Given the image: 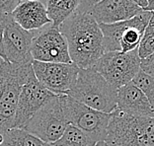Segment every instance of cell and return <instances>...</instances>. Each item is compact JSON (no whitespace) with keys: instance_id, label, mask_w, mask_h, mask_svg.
<instances>
[{"instance_id":"obj_1","label":"cell","mask_w":154,"mask_h":146,"mask_svg":"<svg viewBox=\"0 0 154 146\" xmlns=\"http://www.w3.org/2000/svg\"><path fill=\"white\" fill-rule=\"evenodd\" d=\"M58 28L67 41L71 62L80 69L92 68L105 53L102 31L89 12L75 11Z\"/></svg>"},{"instance_id":"obj_2","label":"cell","mask_w":154,"mask_h":146,"mask_svg":"<svg viewBox=\"0 0 154 146\" xmlns=\"http://www.w3.org/2000/svg\"><path fill=\"white\" fill-rule=\"evenodd\" d=\"M66 96L105 114H113L117 110L118 89L91 68L80 69L75 85Z\"/></svg>"},{"instance_id":"obj_3","label":"cell","mask_w":154,"mask_h":146,"mask_svg":"<svg viewBox=\"0 0 154 146\" xmlns=\"http://www.w3.org/2000/svg\"><path fill=\"white\" fill-rule=\"evenodd\" d=\"M105 142L109 146H154V117H138L116 110Z\"/></svg>"},{"instance_id":"obj_4","label":"cell","mask_w":154,"mask_h":146,"mask_svg":"<svg viewBox=\"0 0 154 146\" xmlns=\"http://www.w3.org/2000/svg\"><path fill=\"white\" fill-rule=\"evenodd\" d=\"M33 72L32 63L15 64L5 61L0 68V131L13 128L21 90Z\"/></svg>"},{"instance_id":"obj_5","label":"cell","mask_w":154,"mask_h":146,"mask_svg":"<svg viewBox=\"0 0 154 146\" xmlns=\"http://www.w3.org/2000/svg\"><path fill=\"white\" fill-rule=\"evenodd\" d=\"M69 126L65 109V95H55L34 114L22 129L45 143L52 144Z\"/></svg>"},{"instance_id":"obj_6","label":"cell","mask_w":154,"mask_h":146,"mask_svg":"<svg viewBox=\"0 0 154 146\" xmlns=\"http://www.w3.org/2000/svg\"><path fill=\"white\" fill-rule=\"evenodd\" d=\"M152 12L141 11L131 19L114 24H99L105 53H129L137 50Z\"/></svg>"},{"instance_id":"obj_7","label":"cell","mask_w":154,"mask_h":146,"mask_svg":"<svg viewBox=\"0 0 154 146\" xmlns=\"http://www.w3.org/2000/svg\"><path fill=\"white\" fill-rule=\"evenodd\" d=\"M95 70L116 89L131 83L140 70L138 50L129 53H105L91 68Z\"/></svg>"},{"instance_id":"obj_8","label":"cell","mask_w":154,"mask_h":146,"mask_svg":"<svg viewBox=\"0 0 154 146\" xmlns=\"http://www.w3.org/2000/svg\"><path fill=\"white\" fill-rule=\"evenodd\" d=\"M34 60L55 63H72L68 53L67 41L58 27L52 24L35 32L31 44Z\"/></svg>"},{"instance_id":"obj_9","label":"cell","mask_w":154,"mask_h":146,"mask_svg":"<svg viewBox=\"0 0 154 146\" xmlns=\"http://www.w3.org/2000/svg\"><path fill=\"white\" fill-rule=\"evenodd\" d=\"M65 109L69 124L79 128L94 141H105L111 114L93 110L65 95Z\"/></svg>"},{"instance_id":"obj_10","label":"cell","mask_w":154,"mask_h":146,"mask_svg":"<svg viewBox=\"0 0 154 146\" xmlns=\"http://www.w3.org/2000/svg\"><path fill=\"white\" fill-rule=\"evenodd\" d=\"M34 74L54 95H66L75 85L80 68L74 63H55L33 60Z\"/></svg>"},{"instance_id":"obj_11","label":"cell","mask_w":154,"mask_h":146,"mask_svg":"<svg viewBox=\"0 0 154 146\" xmlns=\"http://www.w3.org/2000/svg\"><path fill=\"white\" fill-rule=\"evenodd\" d=\"M54 96H55L54 94L38 82L33 72L21 90L13 120V128H23L34 114Z\"/></svg>"},{"instance_id":"obj_12","label":"cell","mask_w":154,"mask_h":146,"mask_svg":"<svg viewBox=\"0 0 154 146\" xmlns=\"http://www.w3.org/2000/svg\"><path fill=\"white\" fill-rule=\"evenodd\" d=\"M36 31H27L13 20L10 14L3 33V48L6 62L15 64L32 63L31 44Z\"/></svg>"},{"instance_id":"obj_13","label":"cell","mask_w":154,"mask_h":146,"mask_svg":"<svg viewBox=\"0 0 154 146\" xmlns=\"http://www.w3.org/2000/svg\"><path fill=\"white\" fill-rule=\"evenodd\" d=\"M141 11L131 0H101L89 13L98 24H114L131 19Z\"/></svg>"},{"instance_id":"obj_14","label":"cell","mask_w":154,"mask_h":146,"mask_svg":"<svg viewBox=\"0 0 154 146\" xmlns=\"http://www.w3.org/2000/svg\"><path fill=\"white\" fill-rule=\"evenodd\" d=\"M117 111L132 117H154L147 98L132 82L118 89Z\"/></svg>"},{"instance_id":"obj_15","label":"cell","mask_w":154,"mask_h":146,"mask_svg":"<svg viewBox=\"0 0 154 146\" xmlns=\"http://www.w3.org/2000/svg\"><path fill=\"white\" fill-rule=\"evenodd\" d=\"M13 20L27 31H38L52 24L44 2L40 0H22L11 13Z\"/></svg>"},{"instance_id":"obj_16","label":"cell","mask_w":154,"mask_h":146,"mask_svg":"<svg viewBox=\"0 0 154 146\" xmlns=\"http://www.w3.org/2000/svg\"><path fill=\"white\" fill-rule=\"evenodd\" d=\"M80 0H45L47 13L52 25L59 27L64 21L77 11Z\"/></svg>"},{"instance_id":"obj_17","label":"cell","mask_w":154,"mask_h":146,"mask_svg":"<svg viewBox=\"0 0 154 146\" xmlns=\"http://www.w3.org/2000/svg\"><path fill=\"white\" fill-rule=\"evenodd\" d=\"M2 133L3 142L0 146H51L22 128H9Z\"/></svg>"},{"instance_id":"obj_18","label":"cell","mask_w":154,"mask_h":146,"mask_svg":"<svg viewBox=\"0 0 154 146\" xmlns=\"http://www.w3.org/2000/svg\"><path fill=\"white\" fill-rule=\"evenodd\" d=\"M51 146H96L97 142L94 141L85 132H83L75 126H69L66 127L62 136Z\"/></svg>"},{"instance_id":"obj_19","label":"cell","mask_w":154,"mask_h":146,"mask_svg":"<svg viewBox=\"0 0 154 146\" xmlns=\"http://www.w3.org/2000/svg\"><path fill=\"white\" fill-rule=\"evenodd\" d=\"M131 82L141 90L154 111V77H151L145 74L143 71L139 70Z\"/></svg>"},{"instance_id":"obj_20","label":"cell","mask_w":154,"mask_h":146,"mask_svg":"<svg viewBox=\"0 0 154 146\" xmlns=\"http://www.w3.org/2000/svg\"><path fill=\"white\" fill-rule=\"evenodd\" d=\"M138 56L140 59L147 57L154 53V35L143 36L142 40L138 46Z\"/></svg>"},{"instance_id":"obj_21","label":"cell","mask_w":154,"mask_h":146,"mask_svg":"<svg viewBox=\"0 0 154 146\" xmlns=\"http://www.w3.org/2000/svg\"><path fill=\"white\" fill-rule=\"evenodd\" d=\"M140 70L145 74L154 77V53L147 57L140 59Z\"/></svg>"},{"instance_id":"obj_22","label":"cell","mask_w":154,"mask_h":146,"mask_svg":"<svg viewBox=\"0 0 154 146\" xmlns=\"http://www.w3.org/2000/svg\"><path fill=\"white\" fill-rule=\"evenodd\" d=\"M10 14H4L0 13V57L3 60L6 61L5 53H4V48H3V33H4V28L8 21Z\"/></svg>"},{"instance_id":"obj_23","label":"cell","mask_w":154,"mask_h":146,"mask_svg":"<svg viewBox=\"0 0 154 146\" xmlns=\"http://www.w3.org/2000/svg\"><path fill=\"white\" fill-rule=\"evenodd\" d=\"M21 0H0V13L11 14Z\"/></svg>"},{"instance_id":"obj_24","label":"cell","mask_w":154,"mask_h":146,"mask_svg":"<svg viewBox=\"0 0 154 146\" xmlns=\"http://www.w3.org/2000/svg\"><path fill=\"white\" fill-rule=\"evenodd\" d=\"M101 0H80V4L77 11L78 12H90L91 9L95 6L97 3H99Z\"/></svg>"},{"instance_id":"obj_25","label":"cell","mask_w":154,"mask_h":146,"mask_svg":"<svg viewBox=\"0 0 154 146\" xmlns=\"http://www.w3.org/2000/svg\"><path fill=\"white\" fill-rule=\"evenodd\" d=\"M149 35H154V11L152 12L151 18H150L148 25L146 27L145 32L143 36H149Z\"/></svg>"},{"instance_id":"obj_26","label":"cell","mask_w":154,"mask_h":146,"mask_svg":"<svg viewBox=\"0 0 154 146\" xmlns=\"http://www.w3.org/2000/svg\"><path fill=\"white\" fill-rule=\"evenodd\" d=\"M131 1L134 2V4L137 5L140 9H142L143 11H145L146 7H147V2H146V0H131Z\"/></svg>"},{"instance_id":"obj_27","label":"cell","mask_w":154,"mask_h":146,"mask_svg":"<svg viewBox=\"0 0 154 146\" xmlns=\"http://www.w3.org/2000/svg\"><path fill=\"white\" fill-rule=\"evenodd\" d=\"M146 2H147V7H146L145 11L153 12L154 11V0H146Z\"/></svg>"},{"instance_id":"obj_28","label":"cell","mask_w":154,"mask_h":146,"mask_svg":"<svg viewBox=\"0 0 154 146\" xmlns=\"http://www.w3.org/2000/svg\"><path fill=\"white\" fill-rule=\"evenodd\" d=\"M96 146H109L105 141H100V142H97V145Z\"/></svg>"},{"instance_id":"obj_29","label":"cell","mask_w":154,"mask_h":146,"mask_svg":"<svg viewBox=\"0 0 154 146\" xmlns=\"http://www.w3.org/2000/svg\"><path fill=\"white\" fill-rule=\"evenodd\" d=\"M4 62H5V61L3 60L1 57H0V68H1V66H2V65H3V63H4Z\"/></svg>"},{"instance_id":"obj_30","label":"cell","mask_w":154,"mask_h":146,"mask_svg":"<svg viewBox=\"0 0 154 146\" xmlns=\"http://www.w3.org/2000/svg\"><path fill=\"white\" fill-rule=\"evenodd\" d=\"M21 1H22V0H21ZM40 1H42V2H44V3H45V0H40Z\"/></svg>"}]
</instances>
